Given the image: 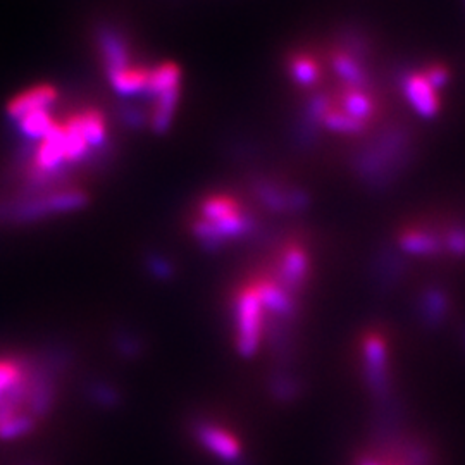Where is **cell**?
<instances>
[{"label": "cell", "mask_w": 465, "mask_h": 465, "mask_svg": "<svg viewBox=\"0 0 465 465\" xmlns=\"http://www.w3.org/2000/svg\"><path fill=\"white\" fill-rule=\"evenodd\" d=\"M236 321V351L243 359H252L262 345V322L264 309L257 297L255 288L242 290L234 299Z\"/></svg>", "instance_id": "obj_1"}, {"label": "cell", "mask_w": 465, "mask_h": 465, "mask_svg": "<svg viewBox=\"0 0 465 465\" xmlns=\"http://www.w3.org/2000/svg\"><path fill=\"white\" fill-rule=\"evenodd\" d=\"M362 374L376 405L395 399L388 364V350L378 334H367L362 343Z\"/></svg>", "instance_id": "obj_2"}, {"label": "cell", "mask_w": 465, "mask_h": 465, "mask_svg": "<svg viewBox=\"0 0 465 465\" xmlns=\"http://www.w3.org/2000/svg\"><path fill=\"white\" fill-rule=\"evenodd\" d=\"M255 230V217L242 209L232 213V216L223 217L214 223L203 219L193 223V236L197 238L202 249L207 252H217L226 245L228 240L247 238Z\"/></svg>", "instance_id": "obj_3"}, {"label": "cell", "mask_w": 465, "mask_h": 465, "mask_svg": "<svg viewBox=\"0 0 465 465\" xmlns=\"http://www.w3.org/2000/svg\"><path fill=\"white\" fill-rule=\"evenodd\" d=\"M86 203V195L80 190H61L44 197L23 200L9 211L11 217L19 223L35 221L40 217L52 216L59 213H69L82 209Z\"/></svg>", "instance_id": "obj_4"}, {"label": "cell", "mask_w": 465, "mask_h": 465, "mask_svg": "<svg viewBox=\"0 0 465 465\" xmlns=\"http://www.w3.org/2000/svg\"><path fill=\"white\" fill-rule=\"evenodd\" d=\"M297 322L264 314L262 341L271 353L274 369H292L297 353Z\"/></svg>", "instance_id": "obj_5"}, {"label": "cell", "mask_w": 465, "mask_h": 465, "mask_svg": "<svg viewBox=\"0 0 465 465\" xmlns=\"http://www.w3.org/2000/svg\"><path fill=\"white\" fill-rule=\"evenodd\" d=\"M253 288L261 300L264 314L278 317L282 321H290V322L299 321V300L282 288L274 280H261Z\"/></svg>", "instance_id": "obj_6"}, {"label": "cell", "mask_w": 465, "mask_h": 465, "mask_svg": "<svg viewBox=\"0 0 465 465\" xmlns=\"http://www.w3.org/2000/svg\"><path fill=\"white\" fill-rule=\"evenodd\" d=\"M193 436L203 449L226 464H232L242 457V449L236 438L209 420H197L193 424Z\"/></svg>", "instance_id": "obj_7"}, {"label": "cell", "mask_w": 465, "mask_h": 465, "mask_svg": "<svg viewBox=\"0 0 465 465\" xmlns=\"http://www.w3.org/2000/svg\"><path fill=\"white\" fill-rule=\"evenodd\" d=\"M309 269H311V261H309L307 252L300 249L297 245H292L282 253L274 282H278L286 292H290L292 295L297 297L305 288V282L309 278Z\"/></svg>", "instance_id": "obj_8"}, {"label": "cell", "mask_w": 465, "mask_h": 465, "mask_svg": "<svg viewBox=\"0 0 465 465\" xmlns=\"http://www.w3.org/2000/svg\"><path fill=\"white\" fill-rule=\"evenodd\" d=\"M450 312L449 293L441 286H428L417 299V317L424 330L438 331Z\"/></svg>", "instance_id": "obj_9"}, {"label": "cell", "mask_w": 465, "mask_h": 465, "mask_svg": "<svg viewBox=\"0 0 465 465\" xmlns=\"http://www.w3.org/2000/svg\"><path fill=\"white\" fill-rule=\"evenodd\" d=\"M97 40H99L100 55L109 76L116 74L126 67L134 66L128 44L121 32H117L113 26H102L97 32Z\"/></svg>", "instance_id": "obj_10"}, {"label": "cell", "mask_w": 465, "mask_h": 465, "mask_svg": "<svg viewBox=\"0 0 465 465\" xmlns=\"http://www.w3.org/2000/svg\"><path fill=\"white\" fill-rule=\"evenodd\" d=\"M405 262L397 250L382 249L378 252L372 266V278L376 290L381 295H390L405 276Z\"/></svg>", "instance_id": "obj_11"}, {"label": "cell", "mask_w": 465, "mask_h": 465, "mask_svg": "<svg viewBox=\"0 0 465 465\" xmlns=\"http://www.w3.org/2000/svg\"><path fill=\"white\" fill-rule=\"evenodd\" d=\"M403 94L420 116L431 117L440 111L436 88L424 73H411L403 78Z\"/></svg>", "instance_id": "obj_12"}, {"label": "cell", "mask_w": 465, "mask_h": 465, "mask_svg": "<svg viewBox=\"0 0 465 465\" xmlns=\"http://www.w3.org/2000/svg\"><path fill=\"white\" fill-rule=\"evenodd\" d=\"M57 100V90L49 84H38L9 102L7 114L19 121L36 111H49L50 105Z\"/></svg>", "instance_id": "obj_13"}, {"label": "cell", "mask_w": 465, "mask_h": 465, "mask_svg": "<svg viewBox=\"0 0 465 465\" xmlns=\"http://www.w3.org/2000/svg\"><path fill=\"white\" fill-rule=\"evenodd\" d=\"M255 193L267 209L274 213H293L303 211L309 203V197L300 190H282L276 184L259 183L255 186Z\"/></svg>", "instance_id": "obj_14"}, {"label": "cell", "mask_w": 465, "mask_h": 465, "mask_svg": "<svg viewBox=\"0 0 465 465\" xmlns=\"http://www.w3.org/2000/svg\"><path fill=\"white\" fill-rule=\"evenodd\" d=\"M267 391L278 403H293L303 391V382L292 369H274L267 380Z\"/></svg>", "instance_id": "obj_15"}, {"label": "cell", "mask_w": 465, "mask_h": 465, "mask_svg": "<svg viewBox=\"0 0 465 465\" xmlns=\"http://www.w3.org/2000/svg\"><path fill=\"white\" fill-rule=\"evenodd\" d=\"M399 247L401 252L419 255V257H434L443 252V240L441 236L431 232L420 230H409L401 232L399 238Z\"/></svg>", "instance_id": "obj_16"}, {"label": "cell", "mask_w": 465, "mask_h": 465, "mask_svg": "<svg viewBox=\"0 0 465 465\" xmlns=\"http://www.w3.org/2000/svg\"><path fill=\"white\" fill-rule=\"evenodd\" d=\"M64 128V150H66V163L69 164H76L80 161H84L88 155L90 147L86 143V136H84V119L82 114L71 116L67 119Z\"/></svg>", "instance_id": "obj_17"}, {"label": "cell", "mask_w": 465, "mask_h": 465, "mask_svg": "<svg viewBox=\"0 0 465 465\" xmlns=\"http://www.w3.org/2000/svg\"><path fill=\"white\" fill-rule=\"evenodd\" d=\"M149 74L150 69L142 66H130L109 76V80L119 95L134 97L142 92H147Z\"/></svg>", "instance_id": "obj_18"}, {"label": "cell", "mask_w": 465, "mask_h": 465, "mask_svg": "<svg viewBox=\"0 0 465 465\" xmlns=\"http://www.w3.org/2000/svg\"><path fill=\"white\" fill-rule=\"evenodd\" d=\"M332 69L336 74L351 88H366L369 84L366 69L359 63V59L351 57L347 52H336L332 55Z\"/></svg>", "instance_id": "obj_19"}, {"label": "cell", "mask_w": 465, "mask_h": 465, "mask_svg": "<svg viewBox=\"0 0 465 465\" xmlns=\"http://www.w3.org/2000/svg\"><path fill=\"white\" fill-rule=\"evenodd\" d=\"M155 99V104L152 107V117H150V124L153 128V132L157 134H164L174 113H176V107H178V100H180V88H173L169 92H164Z\"/></svg>", "instance_id": "obj_20"}, {"label": "cell", "mask_w": 465, "mask_h": 465, "mask_svg": "<svg viewBox=\"0 0 465 465\" xmlns=\"http://www.w3.org/2000/svg\"><path fill=\"white\" fill-rule=\"evenodd\" d=\"M173 88H180V67L174 63H163L150 69L147 92L152 97H157Z\"/></svg>", "instance_id": "obj_21"}, {"label": "cell", "mask_w": 465, "mask_h": 465, "mask_svg": "<svg viewBox=\"0 0 465 465\" xmlns=\"http://www.w3.org/2000/svg\"><path fill=\"white\" fill-rule=\"evenodd\" d=\"M341 111L349 116L364 123L374 113V102L362 88L347 86L341 95Z\"/></svg>", "instance_id": "obj_22"}, {"label": "cell", "mask_w": 465, "mask_h": 465, "mask_svg": "<svg viewBox=\"0 0 465 465\" xmlns=\"http://www.w3.org/2000/svg\"><path fill=\"white\" fill-rule=\"evenodd\" d=\"M19 130L30 142L44 140L50 130L55 126V121L50 116L49 111H36L28 116L21 117Z\"/></svg>", "instance_id": "obj_23"}, {"label": "cell", "mask_w": 465, "mask_h": 465, "mask_svg": "<svg viewBox=\"0 0 465 465\" xmlns=\"http://www.w3.org/2000/svg\"><path fill=\"white\" fill-rule=\"evenodd\" d=\"M242 207L238 205V202L228 197V195H211L207 199L202 200L200 203V219L214 223L223 217L232 216V213L240 211Z\"/></svg>", "instance_id": "obj_24"}, {"label": "cell", "mask_w": 465, "mask_h": 465, "mask_svg": "<svg viewBox=\"0 0 465 465\" xmlns=\"http://www.w3.org/2000/svg\"><path fill=\"white\" fill-rule=\"evenodd\" d=\"M84 119V136L90 149H102L107 143V124L102 113L95 109H88L82 113Z\"/></svg>", "instance_id": "obj_25"}, {"label": "cell", "mask_w": 465, "mask_h": 465, "mask_svg": "<svg viewBox=\"0 0 465 465\" xmlns=\"http://www.w3.org/2000/svg\"><path fill=\"white\" fill-rule=\"evenodd\" d=\"M292 76L297 84L302 86H312L317 84L321 73H319V64L312 57L309 55H297L290 63Z\"/></svg>", "instance_id": "obj_26"}, {"label": "cell", "mask_w": 465, "mask_h": 465, "mask_svg": "<svg viewBox=\"0 0 465 465\" xmlns=\"http://www.w3.org/2000/svg\"><path fill=\"white\" fill-rule=\"evenodd\" d=\"M321 123H324L328 128H331L334 132H341V134H359L364 128V123L353 119L343 111L332 109L331 105L321 117Z\"/></svg>", "instance_id": "obj_27"}, {"label": "cell", "mask_w": 465, "mask_h": 465, "mask_svg": "<svg viewBox=\"0 0 465 465\" xmlns=\"http://www.w3.org/2000/svg\"><path fill=\"white\" fill-rule=\"evenodd\" d=\"M400 453L405 465H431L432 457L430 450L417 441H401L400 440Z\"/></svg>", "instance_id": "obj_28"}, {"label": "cell", "mask_w": 465, "mask_h": 465, "mask_svg": "<svg viewBox=\"0 0 465 465\" xmlns=\"http://www.w3.org/2000/svg\"><path fill=\"white\" fill-rule=\"evenodd\" d=\"M443 249L455 257H465V226H453L441 238Z\"/></svg>", "instance_id": "obj_29"}, {"label": "cell", "mask_w": 465, "mask_h": 465, "mask_svg": "<svg viewBox=\"0 0 465 465\" xmlns=\"http://www.w3.org/2000/svg\"><path fill=\"white\" fill-rule=\"evenodd\" d=\"M150 272L159 280H171L174 276V267L161 255H152L147 262Z\"/></svg>", "instance_id": "obj_30"}, {"label": "cell", "mask_w": 465, "mask_h": 465, "mask_svg": "<svg viewBox=\"0 0 465 465\" xmlns=\"http://www.w3.org/2000/svg\"><path fill=\"white\" fill-rule=\"evenodd\" d=\"M117 349L121 353H124L126 357H136L142 350V343L138 341V338L134 334H123L117 341Z\"/></svg>", "instance_id": "obj_31"}, {"label": "cell", "mask_w": 465, "mask_h": 465, "mask_svg": "<svg viewBox=\"0 0 465 465\" xmlns=\"http://www.w3.org/2000/svg\"><path fill=\"white\" fill-rule=\"evenodd\" d=\"M424 74H426V78L430 80V84L434 88H441V86H445V84L449 82V71L445 67L440 66V64L428 67V71Z\"/></svg>", "instance_id": "obj_32"}, {"label": "cell", "mask_w": 465, "mask_h": 465, "mask_svg": "<svg viewBox=\"0 0 465 465\" xmlns=\"http://www.w3.org/2000/svg\"><path fill=\"white\" fill-rule=\"evenodd\" d=\"M92 391L95 395V400L99 403H104V405H113V403H117V400H119L116 390H113V388H109L105 384H97Z\"/></svg>", "instance_id": "obj_33"}, {"label": "cell", "mask_w": 465, "mask_h": 465, "mask_svg": "<svg viewBox=\"0 0 465 465\" xmlns=\"http://www.w3.org/2000/svg\"><path fill=\"white\" fill-rule=\"evenodd\" d=\"M459 338H460V343H462V347L465 350V322L459 326Z\"/></svg>", "instance_id": "obj_34"}, {"label": "cell", "mask_w": 465, "mask_h": 465, "mask_svg": "<svg viewBox=\"0 0 465 465\" xmlns=\"http://www.w3.org/2000/svg\"><path fill=\"white\" fill-rule=\"evenodd\" d=\"M359 465H380L378 462H374V460H369V459H362Z\"/></svg>", "instance_id": "obj_35"}, {"label": "cell", "mask_w": 465, "mask_h": 465, "mask_svg": "<svg viewBox=\"0 0 465 465\" xmlns=\"http://www.w3.org/2000/svg\"><path fill=\"white\" fill-rule=\"evenodd\" d=\"M228 465H250L249 462H245V460H243V459H242V457H240V459H238V460H234V462H232V464H228Z\"/></svg>", "instance_id": "obj_36"}]
</instances>
